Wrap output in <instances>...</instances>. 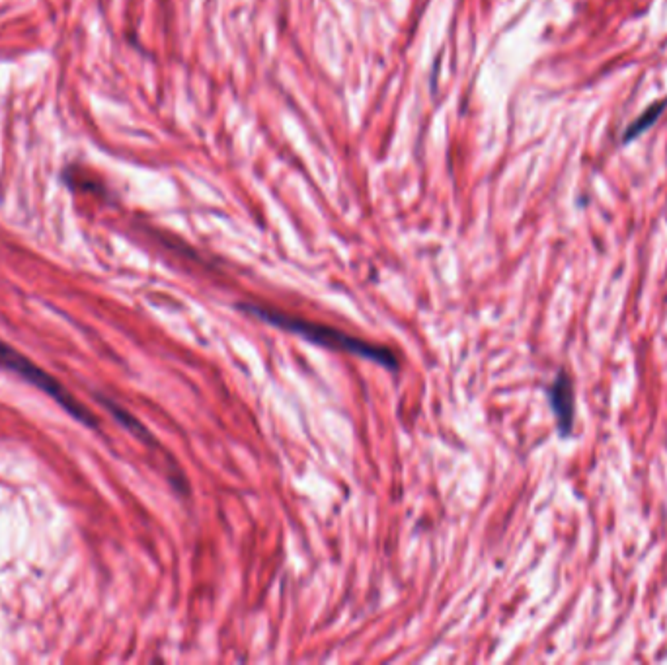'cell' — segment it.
<instances>
[{
	"mask_svg": "<svg viewBox=\"0 0 667 665\" xmlns=\"http://www.w3.org/2000/svg\"><path fill=\"white\" fill-rule=\"evenodd\" d=\"M236 307L244 313L258 316L260 320L272 324L275 328L299 334L305 340L318 344L322 348H328V350H334V352L359 355V357L375 361V363H379V365H383L391 371L398 369V357L389 348L359 340V338H354V336H350V334H346L338 328H330V326H324V324H314V322L291 316V314L279 313L272 307H260V305H248V303H240Z\"/></svg>",
	"mask_w": 667,
	"mask_h": 665,
	"instance_id": "obj_1",
	"label": "cell"
},
{
	"mask_svg": "<svg viewBox=\"0 0 667 665\" xmlns=\"http://www.w3.org/2000/svg\"><path fill=\"white\" fill-rule=\"evenodd\" d=\"M547 394L560 437H570L574 430V383L564 369L556 373Z\"/></svg>",
	"mask_w": 667,
	"mask_h": 665,
	"instance_id": "obj_3",
	"label": "cell"
},
{
	"mask_svg": "<svg viewBox=\"0 0 667 665\" xmlns=\"http://www.w3.org/2000/svg\"><path fill=\"white\" fill-rule=\"evenodd\" d=\"M0 367L16 373L18 377H22L24 381H28L36 389H40L47 396H51L75 420H79L80 424H84L88 428H98L96 416L80 402L79 398H75L57 379H53L47 371H43L40 365H36L32 359H28L26 355H22V353L14 350L10 344H6L2 340H0Z\"/></svg>",
	"mask_w": 667,
	"mask_h": 665,
	"instance_id": "obj_2",
	"label": "cell"
},
{
	"mask_svg": "<svg viewBox=\"0 0 667 665\" xmlns=\"http://www.w3.org/2000/svg\"><path fill=\"white\" fill-rule=\"evenodd\" d=\"M100 398V402L114 414V418L118 420V422H121L127 430L133 431L137 437H141L143 441H153L151 439V435H149V431L145 430L129 412H125L123 408H119L118 404L114 402V400H110V398H104V396H98Z\"/></svg>",
	"mask_w": 667,
	"mask_h": 665,
	"instance_id": "obj_4",
	"label": "cell"
}]
</instances>
